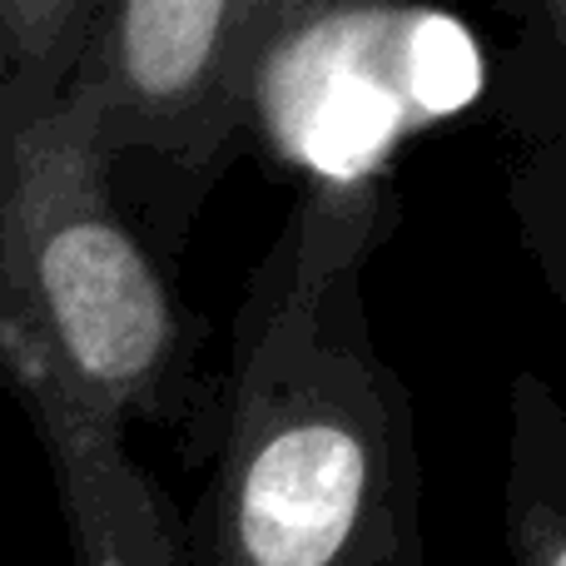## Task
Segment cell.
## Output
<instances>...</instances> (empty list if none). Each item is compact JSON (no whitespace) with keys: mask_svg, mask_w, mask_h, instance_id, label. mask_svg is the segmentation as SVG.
I'll use <instances>...</instances> for the list:
<instances>
[{"mask_svg":"<svg viewBox=\"0 0 566 566\" xmlns=\"http://www.w3.org/2000/svg\"><path fill=\"white\" fill-rule=\"evenodd\" d=\"M279 20L274 0H105L70 80L105 169L129 155L214 165L254 105Z\"/></svg>","mask_w":566,"mask_h":566,"instance_id":"3","label":"cell"},{"mask_svg":"<svg viewBox=\"0 0 566 566\" xmlns=\"http://www.w3.org/2000/svg\"><path fill=\"white\" fill-rule=\"evenodd\" d=\"M185 323L145 239L125 224L85 105L0 149V392L50 388L109 422L169 412Z\"/></svg>","mask_w":566,"mask_h":566,"instance_id":"1","label":"cell"},{"mask_svg":"<svg viewBox=\"0 0 566 566\" xmlns=\"http://www.w3.org/2000/svg\"><path fill=\"white\" fill-rule=\"evenodd\" d=\"M308 264L239 378L214 492V566H373L382 458L353 363L313 348Z\"/></svg>","mask_w":566,"mask_h":566,"instance_id":"2","label":"cell"},{"mask_svg":"<svg viewBox=\"0 0 566 566\" xmlns=\"http://www.w3.org/2000/svg\"><path fill=\"white\" fill-rule=\"evenodd\" d=\"M542 20H547L552 35H557V40H562V50H566V0H557V6L542 10Z\"/></svg>","mask_w":566,"mask_h":566,"instance_id":"5","label":"cell"},{"mask_svg":"<svg viewBox=\"0 0 566 566\" xmlns=\"http://www.w3.org/2000/svg\"><path fill=\"white\" fill-rule=\"evenodd\" d=\"M512 537L522 566H566V478L557 488H532L517 472Z\"/></svg>","mask_w":566,"mask_h":566,"instance_id":"4","label":"cell"}]
</instances>
